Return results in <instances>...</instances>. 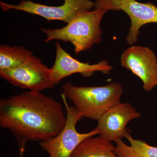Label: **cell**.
Listing matches in <instances>:
<instances>
[{
    "instance_id": "obj_4",
    "label": "cell",
    "mask_w": 157,
    "mask_h": 157,
    "mask_svg": "<svg viewBox=\"0 0 157 157\" xmlns=\"http://www.w3.org/2000/svg\"><path fill=\"white\" fill-rule=\"evenodd\" d=\"M66 109L67 120L63 129L55 137L39 143V146L49 157H70L78 144L85 139L99 134L97 128L87 133L77 132L76 125L82 118L74 106H70L67 98L61 94Z\"/></svg>"
},
{
    "instance_id": "obj_12",
    "label": "cell",
    "mask_w": 157,
    "mask_h": 157,
    "mask_svg": "<svg viewBox=\"0 0 157 157\" xmlns=\"http://www.w3.org/2000/svg\"><path fill=\"white\" fill-rule=\"evenodd\" d=\"M125 137L130 143L127 145L122 139L115 141L114 151L119 157H157V147L150 145L143 140L134 139L127 130Z\"/></svg>"
},
{
    "instance_id": "obj_5",
    "label": "cell",
    "mask_w": 157,
    "mask_h": 157,
    "mask_svg": "<svg viewBox=\"0 0 157 157\" xmlns=\"http://www.w3.org/2000/svg\"><path fill=\"white\" fill-rule=\"evenodd\" d=\"M1 78L23 89L41 92L54 87L50 68L33 56L17 67L0 71Z\"/></svg>"
},
{
    "instance_id": "obj_10",
    "label": "cell",
    "mask_w": 157,
    "mask_h": 157,
    "mask_svg": "<svg viewBox=\"0 0 157 157\" xmlns=\"http://www.w3.org/2000/svg\"><path fill=\"white\" fill-rule=\"evenodd\" d=\"M140 116L130 103H119L108 109L99 119L96 128L98 135L112 142L122 139L125 137L127 124Z\"/></svg>"
},
{
    "instance_id": "obj_11",
    "label": "cell",
    "mask_w": 157,
    "mask_h": 157,
    "mask_svg": "<svg viewBox=\"0 0 157 157\" xmlns=\"http://www.w3.org/2000/svg\"><path fill=\"white\" fill-rule=\"evenodd\" d=\"M112 142L100 136L90 137L78 144L70 157H119Z\"/></svg>"
},
{
    "instance_id": "obj_8",
    "label": "cell",
    "mask_w": 157,
    "mask_h": 157,
    "mask_svg": "<svg viewBox=\"0 0 157 157\" xmlns=\"http://www.w3.org/2000/svg\"><path fill=\"white\" fill-rule=\"evenodd\" d=\"M121 65L141 79L146 91H151L157 86V58L150 48L132 45L122 54Z\"/></svg>"
},
{
    "instance_id": "obj_3",
    "label": "cell",
    "mask_w": 157,
    "mask_h": 157,
    "mask_svg": "<svg viewBox=\"0 0 157 157\" xmlns=\"http://www.w3.org/2000/svg\"><path fill=\"white\" fill-rule=\"evenodd\" d=\"M106 12L95 9L84 11L62 28L40 29L46 35L45 42L53 40L70 42L74 46V52L77 56L102 41L101 23Z\"/></svg>"
},
{
    "instance_id": "obj_1",
    "label": "cell",
    "mask_w": 157,
    "mask_h": 157,
    "mask_svg": "<svg viewBox=\"0 0 157 157\" xmlns=\"http://www.w3.org/2000/svg\"><path fill=\"white\" fill-rule=\"evenodd\" d=\"M67 120L62 104L41 92L29 90L0 101V127L16 137L19 148L28 141L55 137Z\"/></svg>"
},
{
    "instance_id": "obj_7",
    "label": "cell",
    "mask_w": 157,
    "mask_h": 157,
    "mask_svg": "<svg viewBox=\"0 0 157 157\" xmlns=\"http://www.w3.org/2000/svg\"><path fill=\"white\" fill-rule=\"evenodd\" d=\"M94 6V2L90 0H64L63 5L58 6H45L30 0H22L16 5L0 2V7L3 11L12 9L23 11L39 15L48 21H61L67 24L78 14L91 11Z\"/></svg>"
},
{
    "instance_id": "obj_2",
    "label": "cell",
    "mask_w": 157,
    "mask_h": 157,
    "mask_svg": "<svg viewBox=\"0 0 157 157\" xmlns=\"http://www.w3.org/2000/svg\"><path fill=\"white\" fill-rule=\"evenodd\" d=\"M63 94L82 117L98 121L108 109L121 103L123 87L118 82L102 86H77L69 82L62 86Z\"/></svg>"
},
{
    "instance_id": "obj_6",
    "label": "cell",
    "mask_w": 157,
    "mask_h": 157,
    "mask_svg": "<svg viewBox=\"0 0 157 157\" xmlns=\"http://www.w3.org/2000/svg\"><path fill=\"white\" fill-rule=\"evenodd\" d=\"M94 8L106 11H123L128 15L131 25L126 40L129 45L137 42L141 27L157 23V6L151 2L142 3L136 0H96Z\"/></svg>"
},
{
    "instance_id": "obj_14",
    "label": "cell",
    "mask_w": 157,
    "mask_h": 157,
    "mask_svg": "<svg viewBox=\"0 0 157 157\" xmlns=\"http://www.w3.org/2000/svg\"><path fill=\"white\" fill-rule=\"evenodd\" d=\"M25 148H19V155L20 157H24Z\"/></svg>"
},
{
    "instance_id": "obj_13",
    "label": "cell",
    "mask_w": 157,
    "mask_h": 157,
    "mask_svg": "<svg viewBox=\"0 0 157 157\" xmlns=\"http://www.w3.org/2000/svg\"><path fill=\"white\" fill-rule=\"evenodd\" d=\"M33 54L23 46L0 45V71L13 69L20 66L33 56Z\"/></svg>"
},
{
    "instance_id": "obj_9",
    "label": "cell",
    "mask_w": 157,
    "mask_h": 157,
    "mask_svg": "<svg viewBox=\"0 0 157 157\" xmlns=\"http://www.w3.org/2000/svg\"><path fill=\"white\" fill-rule=\"evenodd\" d=\"M56 57L50 68L52 78L55 85L64 78L75 73H80L82 77H90L96 72L108 74L113 68L106 60L94 64L77 60L64 50L59 42H56Z\"/></svg>"
}]
</instances>
